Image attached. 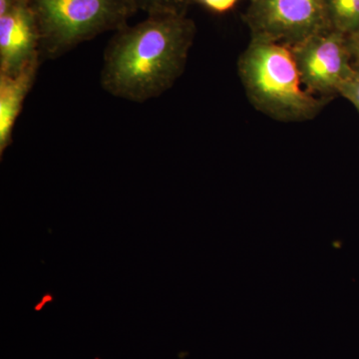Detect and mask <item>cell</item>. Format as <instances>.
Segmentation results:
<instances>
[{
	"mask_svg": "<svg viewBox=\"0 0 359 359\" xmlns=\"http://www.w3.org/2000/svg\"><path fill=\"white\" fill-rule=\"evenodd\" d=\"M42 65L39 28L26 0L0 15V75L15 76Z\"/></svg>",
	"mask_w": 359,
	"mask_h": 359,
	"instance_id": "obj_6",
	"label": "cell"
},
{
	"mask_svg": "<svg viewBox=\"0 0 359 359\" xmlns=\"http://www.w3.org/2000/svg\"><path fill=\"white\" fill-rule=\"evenodd\" d=\"M353 65L358 66L359 67V57L356 59H353Z\"/></svg>",
	"mask_w": 359,
	"mask_h": 359,
	"instance_id": "obj_14",
	"label": "cell"
},
{
	"mask_svg": "<svg viewBox=\"0 0 359 359\" xmlns=\"http://www.w3.org/2000/svg\"><path fill=\"white\" fill-rule=\"evenodd\" d=\"M18 0H0V15L8 11Z\"/></svg>",
	"mask_w": 359,
	"mask_h": 359,
	"instance_id": "obj_13",
	"label": "cell"
},
{
	"mask_svg": "<svg viewBox=\"0 0 359 359\" xmlns=\"http://www.w3.org/2000/svg\"><path fill=\"white\" fill-rule=\"evenodd\" d=\"M330 29L348 37L359 28V0H325Z\"/></svg>",
	"mask_w": 359,
	"mask_h": 359,
	"instance_id": "obj_8",
	"label": "cell"
},
{
	"mask_svg": "<svg viewBox=\"0 0 359 359\" xmlns=\"http://www.w3.org/2000/svg\"><path fill=\"white\" fill-rule=\"evenodd\" d=\"M304 88L332 100L354 71L347 36L327 29L290 47Z\"/></svg>",
	"mask_w": 359,
	"mask_h": 359,
	"instance_id": "obj_5",
	"label": "cell"
},
{
	"mask_svg": "<svg viewBox=\"0 0 359 359\" xmlns=\"http://www.w3.org/2000/svg\"><path fill=\"white\" fill-rule=\"evenodd\" d=\"M339 95L344 97L359 112V67L354 65L353 75L346 80L339 90Z\"/></svg>",
	"mask_w": 359,
	"mask_h": 359,
	"instance_id": "obj_10",
	"label": "cell"
},
{
	"mask_svg": "<svg viewBox=\"0 0 359 359\" xmlns=\"http://www.w3.org/2000/svg\"><path fill=\"white\" fill-rule=\"evenodd\" d=\"M212 13L223 14L235 7L238 0H195Z\"/></svg>",
	"mask_w": 359,
	"mask_h": 359,
	"instance_id": "obj_11",
	"label": "cell"
},
{
	"mask_svg": "<svg viewBox=\"0 0 359 359\" xmlns=\"http://www.w3.org/2000/svg\"><path fill=\"white\" fill-rule=\"evenodd\" d=\"M238 70L250 103L278 121L313 119L332 101L304 88L292 48L287 45L250 39L238 58Z\"/></svg>",
	"mask_w": 359,
	"mask_h": 359,
	"instance_id": "obj_2",
	"label": "cell"
},
{
	"mask_svg": "<svg viewBox=\"0 0 359 359\" xmlns=\"http://www.w3.org/2000/svg\"><path fill=\"white\" fill-rule=\"evenodd\" d=\"M347 42H348L349 49H351L353 58L356 59L359 57V28L351 36L347 37Z\"/></svg>",
	"mask_w": 359,
	"mask_h": 359,
	"instance_id": "obj_12",
	"label": "cell"
},
{
	"mask_svg": "<svg viewBox=\"0 0 359 359\" xmlns=\"http://www.w3.org/2000/svg\"><path fill=\"white\" fill-rule=\"evenodd\" d=\"M39 63L26 68L15 76L0 75V157L13 143L14 126L23 104L32 90Z\"/></svg>",
	"mask_w": 359,
	"mask_h": 359,
	"instance_id": "obj_7",
	"label": "cell"
},
{
	"mask_svg": "<svg viewBox=\"0 0 359 359\" xmlns=\"http://www.w3.org/2000/svg\"><path fill=\"white\" fill-rule=\"evenodd\" d=\"M39 28L42 63L118 32L139 11L133 0H26Z\"/></svg>",
	"mask_w": 359,
	"mask_h": 359,
	"instance_id": "obj_3",
	"label": "cell"
},
{
	"mask_svg": "<svg viewBox=\"0 0 359 359\" xmlns=\"http://www.w3.org/2000/svg\"><path fill=\"white\" fill-rule=\"evenodd\" d=\"M196 32L187 14H153L125 26L104 52L101 86L131 102L157 98L183 74Z\"/></svg>",
	"mask_w": 359,
	"mask_h": 359,
	"instance_id": "obj_1",
	"label": "cell"
},
{
	"mask_svg": "<svg viewBox=\"0 0 359 359\" xmlns=\"http://www.w3.org/2000/svg\"><path fill=\"white\" fill-rule=\"evenodd\" d=\"M139 11L153 14H187L195 0H133Z\"/></svg>",
	"mask_w": 359,
	"mask_h": 359,
	"instance_id": "obj_9",
	"label": "cell"
},
{
	"mask_svg": "<svg viewBox=\"0 0 359 359\" xmlns=\"http://www.w3.org/2000/svg\"><path fill=\"white\" fill-rule=\"evenodd\" d=\"M244 21L252 39L289 47L330 29L325 0H250Z\"/></svg>",
	"mask_w": 359,
	"mask_h": 359,
	"instance_id": "obj_4",
	"label": "cell"
}]
</instances>
